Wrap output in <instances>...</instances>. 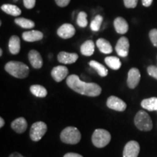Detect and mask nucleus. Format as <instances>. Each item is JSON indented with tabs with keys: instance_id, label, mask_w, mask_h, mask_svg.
Here are the masks:
<instances>
[{
	"instance_id": "obj_1",
	"label": "nucleus",
	"mask_w": 157,
	"mask_h": 157,
	"mask_svg": "<svg viewBox=\"0 0 157 157\" xmlns=\"http://www.w3.org/2000/svg\"><path fill=\"white\" fill-rule=\"evenodd\" d=\"M66 84L76 93L90 97H97L101 95L102 92L101 87L98 84L82 81L76 74L68 76L66 79Z\"/></svg>"
},
{
	"instance_id": "obj_31",
	"label": "nucleus",
	"mask_w": 157,
	"mask_h": 157,
	"mask_svg": "<svg viewBox=\"0 0 157 157\" xmlns=\"http://www.w3.org/2000/svg\"><path fill=\"white\" fill-rule=\"evenodd\" d=\"M138 0H124V4L127 8H135L137 5Z\"/></svg>"
},
{
	"instance_id": "obj_5",
	"label": "nucleus",
	"mask_w": 157,
	"mask_h": 157,
	"mask_svg": "<svg viewBox=\"0 0 157 157\" xmlns=\"http://www.w3.org/2000/svg\"><path fill=\"white\" fill-rule=\"evenodd\" d=\"M135 124L138 129L141 131L151 130L153 128L152 120L150 116L144 111H139L135 117Z\"/></svg>"
},
{
	"instance_id": "obj_30",
	"label": "nucleus",
	"mask_w": 157,
	"mask_h": 157,
	"mask_svg": "<svg viewBox=\"0 0 157 157\" xmlns=\"http://www.w3.org/2000/svg\"><path fill=\"white\" fill-rule=\"evenodd\" d=\"M147 71L149 76H152L157 79V67L155 66H150L147 68Z\"/></svg>"
},
{
	"instance_id": "obj_27",
	"label": "nucleus",
	"mask_w": 157,
	"mask_h": 157,
	"mask_svg": "<svg viewBox=\"0 0 157 157\" xmlns=\"http://www.w3.org/2000/svg\"><path fill=\"white\" fill-rule=\"evenodd\" d=\"M103 17L101 15H96L93 21H92L91 23H90V29L93 31H98L101 29V25L103 22Z\"/></svg>"
},
{
	"instance_id": "obj_33",
	"label": "nucleus",
	"mask_w": 157,
	"mask_h": 157,
	"mask_svg": "<svg viewBox=\"0 0 157 157\" xmlns=\"http://www.w3.org/2000/svg\"><path fill=\"white\" fill-rule=\"evenodd\" d=\"M57 5L60 7H64L68 5L70 3L71 0H55Z\"/></svg>"
},
{
	"instance_id": "obj_25",
	"label": "nucleus",
	"mask_w": 157,
	"mask_h": 157,
	"mask_svg": "<svg viewBox=\"0 0 157 157\" xmlns=\"http://www.w3.org/2000/svg\"><path fill=\"white\" fill-rule=\"evenodd\" d=\"M105 63L113 70H118L119 69L121 66V60H119V58L115 56H109L105 58Z\"/></svg>"
},
{
	"instance_id": "obj_11",
	"label": "nucleus",
	"mask_w": 157,
	"mask_h": 157,
	"mask_svg": "<svg viewBox=\"0 0 157 157\" xmlns=\"http://www.w3.org/2000/svg\"><path fill=\"white\" fill-rule=\"evenodd\" d=\"M76 30L73 25L70 23H64L57 31V34L60 38L66 39H70L75 34Z\"/></svg>"
},
{
	"instance_id": "obj_22",
	"label": "nucleus",
	"mask_w": 157,
	"mask_h": 157,
	"mask_svg": "<svg viewBox=\"0 0 157 157\" xmlns=\"http://www.w3.org/2000/svg\"><path fill=\"white\" fill-rule=\"evenodd\" d=\"M141 106L149 111H157V98L153 97L144 99L141 102Z\"/></svg>"
},
{
	"instance_id": "obj_2",
	"label": "nucleus",
	"mask_w": 157,
	"mask_h": 157,
	"mask_svg": "<svg viewBox=\"0 0 157 157\" xmlns=\"http://www.w3.org/2000/svg\"><path fill=\"white\" fill-rule=\"evenodd\" d=\"M5 69L15 78H24L29 76V68L27 65L19 61H10L6 63Z\"/></svg>"
},
{
	"instance_id": "obj_29",
	"label": "nucleus",
	"mask_w": 157,
	"mask_h": 157,
	"mask_svg": "<svg viewBox=\"0 0 157 157\" xmlns=\"http://www.w3.org/2000/svg\"><path fill=\"white\" fill-rule=\"evenodd\" d=\"M149 37L154 46L157 48V29H154L149 32Z\"/></svg>"
},
{
	"instance_id": "obj_14",
	"label": "nucleus",
	"mask_w": 157,
	"mask_h": 157,
	"mask_svg": "<svg viewBox=\"0 0 157 157\" xmlns=\"http://www.w3.org/2000/svg\"><path fill=\"white\" fill-rule=\"evenodd\" d=\"M78 58L76 53H69V52L62 51L58 55V60L60 63L71 64L75 63Z\"/></svg>"
},
{
	"instance_id": "obj_3",
	"label": "nucleus",
	"mask_w": 157,
	"mask_h": 157,
	"mask_svg": "<svg viewBox=\"0 0 157 157\" xmlns=\"http://www.w3.org/2000/svg\"><path fill=\"white\" fill-rule=\"evenodd\" d=\"M81 133L75 127H67L60 133V140L69 145L77 144L81 140Z\"/></svg>"
},
{
	"instance_id": "obj_21",
	"label": "nucleus",
	"mask_w": 157,
	"mask_h": 157,
	"mask_svg": "<svg viewBox=\"0 0 157 157\" xmlns=\"http://www.w3.org/2000/svg\"><path fill=\"white\" fill-rule=\"evenodd\" d=\"M2 10L7 14L13 15V16H19L21 14V10L18 7L14 5H10V4H5L1 6Z\"/></svg>"
},
{
	"instance_id": "obj_28",
	"label": "nucleus",
	"mask_w": 157,
	"mask_h": 157,
	"mask_svg": "<svg viewBox=\"0 0 157 157\" xmlns=\"http://www.w3.org/2000/svg\"><path fill=\"white\" fill-rule=\"evenodd\" d=\"M87 13H84V12H80L78 13L77 20H76V23L77 25L81 28H85L88 24V21L87 19Z\"/></svg>"
},
{
	"instance_id": "obj_39",
	"label": "nucleus",
	"mask_w": 157,
	"mask_h": 157,
	"mask_svg": "<svg viewBox=\"0 0 157 157\" xmlns=\"http://www.w3.org/2000/svg\"></svg>"
},
{
	"instance_id": "obj_18",
	"label": "nucleus",
	"mask_w": 157,
	"mask_h": 157,
	"mask_svg": "<svg viewBox=\"0 0 157 157\" xmlns=\"http://www.w3.org/2000/svg\"><path fill=\"white\" fill-rule=\"evenodd\" d=\"M9 50L11 54L17 55L21 50V40L17 36H12L9 41Z\"/></svg>"
},
{
	"instance_id": "obj_24",
	"label": "nucleus",
	"mask_w": 157,
	"mask_h": 157,
	"mask_svg": "<svg viewBox=\"0 0 157 157\" xmlns=\"http://www.w3.org/2000/svg\"><path fill=\"white\" fill-rule=\"evenodd\" d=\"M89 65L92 68H93L98 72V74L102 76V77H105L109 74V71H108L107 68L103 65L95 61V60H91L89 63Z\"/></svg>"
},
{
	"instance_id": "obj_4",
	"label": "nucleus",
	"mask_w": 157,
	"mask_h": 157,
	"mask_svg": "<svg viewBox=\"0 0 157 157\" xmlns=\"http://www.w3.org/2000/svg\"><path fill=\"white\" fill-rule=\"evenodd\" d=\"M111 135L109 131L104 129H97L92 135V142L97 148H103L110 143Z\"/></svg>"
},
{
	"instance_id": "obj_23",
	"label": "nucleus",
	"mask_w": 157,
	"mask_h": 157,
	"mask_svg": "<svg viewBox=\"0 0 157 157\" xmlns=\"http://www.w3.org/2000/svg\"><path fill=\"white\" fill-rule=\"evenodd\" d=\"M30 91L33 95L37 98H45L48 95L46 88L39 84H34L30 87Z\"/></svg>"
},
{
	"instance_id": "obj_34",
	"label": "nucleus",
	"mask_w": 157,
	"mask_h": 157,
	"mask_svg": "<svg viewBox=\"0 0 157 157\" xmlns=\"http://www.w3.org/2000/svg\"><path fill=\"white\" fill-rule=\"evenodd\" d=\"M63 157H83L82 155L76 154V153H67L64 155Z\"/></svg>"
},
{
	"instance_id": "obj_35",
	"label": "nucleus",
	"mask_w": 157,
	"mask_h": 157,
	"mask_svg": "<svg viewBox=\"0 0 157 157\" xmlns=\"http://www.w3.org/2000/svg\"><path fill=\"white\" fill-rule=\"evenodd\" d=\"M153 2V0H142L143 5L145 7H149V6L151 5Z\"/></svg>"
},
{
	"instance_id": "obj_37",
	"label": "nucleus",
	"mask_w": 157,
	"mask_h": 157,
	"mask_svg": "<svg viewBox=\"0 0 157 157\" xmlns=\"http://www.w3.org/2000/svg\"><path fill=\"white\" fill-rule=\"evenodd\" d=\"M4 125H5V120L3 119L2 117L0 118V127H3Z\"/></svg>"
},
{
	"instance_id": "obj_7",
	"label": "nucleus",
	"mask_w": 157,
	"mask_h": 157,
	"mask_svg": "<svg viewBox=\"0 0 157 157\" xmlns=\"http://www.w3.org/2000/svg\"><path fill=\"white\" fill-rule=\"evenodd\" d=\"M140 152V145L135 140L129 141L125 145L123 157H137Z\"/></svg>"
},
{
	"instance_id": "obj_9",
	"label": "nucleus",
	"mask_w": 157,
	"mask_h": 157,
	"mask_svg": "<svg viewBox=\"0 0 157 157\" xmlns=\"http://www.w3.org/2000/svg\"><path fill=\"white\" fill-rule=\"evenodd\" d=\"M106 105L109 109L117 111H124L127 109L126 103L116 96H110L107 100Z\"/></svg>"
},
{
	"instance_id": "obj_19",
	"label": "nucleus",
	"mask_w": 157,
	"mask_h": 157,
	"mask_svg": "<svg viewBox=\"0 0 157 157\" xmlns=\"http://www.w3.org/2000/svg\"><path fill=\"white\" fill-rule=\"evenodd\" d=\"M96 45L102 53L110 54L112 52L113 48L109 41L105 39H98L96 42Z\"/></svg>"
},
{
	"instance_id": "obj_16",
	"label": "nucleus",
	"mask_w": 157,
	"mask_h": 157,
	"mask_svg": "<svg viewBox=\"0 0 157 157\" xmlns=\"http://www.w3.org/2000/svg\"><path fill=\"white\" fill-rule=\"evenodd\" d=\"M115 30L118 34H124L128 31L129 25L127 21L121 17H118L113 21Z\"/></svg>"
},
{
	"instance_id": "obj_8",
	"label": "nucleus",
	"mask_w": 157,
	"mask_h": 157,
	"mask_svg": "<svg viewBox=\"0 0 157 157\" xmlns=\"http://www.w3.org/2000/svg\"><path fill=\"white\" fill-rule=\"evenodd\" d=\"M129 49V42L128 39L125 36L121 37L118 40L116 45V52L118 56L121 57V58H126L128 56Z\"/></svg>"
},
{
	"instance_id": "obj_38",
	"label": "nucleus",
	"mask_w": 157,
	"mask_h": 157,
	"mask_svg": "<svg viewBox=\"0 0 157 157\" xmlns=\"http://www.w3.org/2000/svg\"><path fill=\"white\" fill-rule=\"evenodd\" d=\"M2 52H3L2 50V49H0V56H2Z\"/></svg>"
},
{
	"instance_id": "obj_20",
	"label": "nucleus",
	"mask_w": 157,
	"mask_h": 157,
	"mask_svg": "<svg viewBox=\"0 0 157 157\" xmlns=\"http://www.w3.org/2000/svg\"><path fill=\"white\" fill-rule=\"evenodd\" d=\"M81 53L85 56H93L95 51V43L93 40H87L82 44Z\"/></svg>"
},
{
	"instance_id": "obj_26",
	"label": "nucleus",
	"mask_w": 157,
	"mask_h": 157,
	"mask_svg": "<svg viewBox=\"0 0 157 157\" xmlns=\"http://www.w3.org/2000/svg\"><path fill=\"white\" fill-rule=\"evenodd\" d=\"M15 23L23 29H32L34 27V22L31 20L23 18V17H17L15 19Z\"/></svg>"
},
{
	"instance_id": "obj_32",
	"label": "nucleus",
	"mask_w": 157,
	"mask_h": 157,
	"mask_svg": "<svg viewBox=\"0 0 157 157\" xmlns=\"http://www.w3.org/2000/svg\"><path fill=\"white\" fill-rule=\"evenodd\" d=\"M23 4L25 8L32 9L34 8L36 4V0H23Z\"/></svg>"
},
{
	"instance_id": "obj_12",
	"label": "nucleus",
	"mask_w": 157,
	"mask_h": 157,
	"mask_svg": "<svg viewBox=\"0 0 157 157\" xmlns=\"http://www.w3.org/2000/svg\"><path fill=\"white\" fill-rule=\"evenodd\" d=\"M68 74V69L66 66H58L52 68L51 71V76L57 82H61L65 78L67 77Z\"/></svg>"
},
{
	"instance_id": "obj_36",
	"label": "nucleus",
	"mask_w": 157,
	"mask_h": 157,
	"mask_svg": "<svg viewBox=\"0 0 157 157\" xmlns=\"http://www.w3.org/2000/svg\"><path fill=\"white\" fill-rule=\"evenodd\" d=\"M9 157H24L23 156H22L21 154H19V153H13V154H10L9 156Z\"/></svg>"
},
{
	"instance_id": "obj_15",
	"label": "nucleus",
	"mask_w": 157,
	"mask_h": 157,
	"mask_svg": "<svg viewBox=\"0 0 157 157\" xmlns=\"http://www.w3.org/2000/svg\"><path fill=\"white\" fill-rule=\"evenodd\" d=\"M28 124L24 117H19L11 123V127L15 132L21 134L27 129Z\"/></svg>"
},
{
	"instance_id": "obj_10",
	"label": "nucleus",
	"mask_w": 157,
	"mask_h": 157,
	"mask_svg": "<svg viewBox=\"0 0 157 157\" xmlns=\"http://www.w3.org/2000/svg\"><path fill=\"white\" fill-rule=\"evenodd\" d=\"M140 80V73L136 68H132L129 71L127 83L129 88L135 89L138 85Z\"/></svg>"
},
{
	"instance_id": "obj_13",
	"label": "nucleus",
	"mask_w": 157,
	"mask_h": 157,
	"mask_svg": "<svg viewBox=\"0 0 157 157\" xmlns=\"http://www.w3.org/2000/svg\"><path fill=\"white\" fill-rule=\"evenodd\" d=\"M29 60L33 68L39 69L42 67L43 60L38 51L32 50L29 52Z\"/></svg>"
},
{
	"instance_id": "obj_17",
	"label": "nucleus",
	"mask_w": 157,
	"mask_h": 157,
	"mask_svg": "<svg viewBox=\"0 0 157 157\" xmlns=\"http://www.w3.org/2000/svg\"><path fill=\"white\" fill-rule=\"evenodd\" d=\"M43 36H44V35L41 31L35 30L25 31V32H23L22 34V38L23 39V40L29 42H34L41 40V39H43Z\"/></svg>"
},
{
	"instance_id": "obj_6",
	"label": "nucleus",
	"mask_w": 157,
	"mask_h": 157,
	"mask_svg": "<svg viewBox=\"0 0 157 157\" xmlns=\"http://www.w3.org/2000/svg\"><path fill=\"white\" fill-rule=\"evenodd\" d=\"M48 130V126L44 121H36L31 125L30 137L33 141L37 142L42 138Z\"/></svg>"
}]
</instances>
